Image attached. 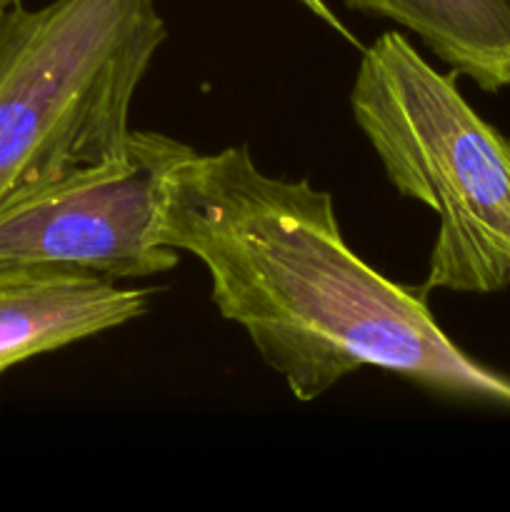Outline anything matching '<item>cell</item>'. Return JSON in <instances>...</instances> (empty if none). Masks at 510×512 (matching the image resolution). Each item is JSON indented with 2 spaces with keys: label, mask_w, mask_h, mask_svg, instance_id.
I'll use <instances>...</instances> for the list:
<instances>
[{
  "label": "cell",
  "mask_w": 510,
  "mask_h": 512,
  "mask_svg": "<svg viewBox=\"0 0 510 512\" xmlns=\"http://www.w3.org/2000/svg\"><path fill=\"white\" fill-rule=\"evenodd\" d=\"M160 243L203 263L218 313L300 403L375 368L438 398L510 408V375L465 353L425 295L345 243L328 190L265 173L245 145L175 165Z\"/></svg>",
  "instance_id": "6da1fadb"
},
{
  "label": "cell",
  "mask_w": 510,
  "mask_h": 512,
  "mask_svg": "<svg viewBox=\"0 0 510 512\" xmlns=\"http://www.w3.org/2000/svg\"><path fill=\"white\" fill-rule=\"evenodd\" d=\"M355 125L405 198L438 218L420 295H490L510 285V140L403 33L378 35L350 90Z\"/></svg>",
  "instance_id": "7a4b0ae2"
},
{
  "label": "cell",
  "mask_w": 510,
  "mask_h": 512,
  "mask_svg": "<svg viewBox=\"0 0 510 512\" xmlns=\"http://www.w3.org/2000/svg\"><path fill=\"white\" fill-rule=\"evenodd\" d=\"M168 25L155 0H50L0 15V205L120 155Z\"/></svg>",
  "instance_id": "3957f363"
},
{
  "label": "cell",
  "mask_w": 510,
  "mask_h": 512,
  "mask_svg": "<svg viewBox=\"0 0 510 512\" xmlns=\"http://www.w3.org/2000/svg\"><path fill=\"white\" fill-rule=\"evenodd\" d=\"M190 153V145L165 133L130 130L120 155L5 200L0 265L113 283L170 273L180 253L160 243L165 180Z\"/></svg>",
  "instance_id": "277c9868"
},
{
  "label": "cell",
  "mask_w": 510,
  "mask_h": 512,
  "mask_svg": "<svg viewBox=\"0 0 510 512\" xmlns=\"http://www.w3.org/2000/svg\"><path fill=\"white\" fill-rule=\"evenodd\" d=\"M153 290L55 268L0 265V378L15 365L143 318Z\"/></svg>",
  "instance_id": "5b68a950"
},
{
  "label": "cell",
  "mask_w": 510,
  "mask_h": 512,
  "mask_svg": "<svg viewBox=\"0 0 510 512\" xmlns=\"http://www.w3.org/2000/svg\"><path fill=\"white\" fill-rule=\"evenodd\" d=\"M355 13L413 33L485 93L510 85V0H343Z\"/></svg>",
  "instance_id": "8992f818"
},
{
  "label": "cell",
  "mask_w": 510,
  "mask_h": 512,
  "mask_svg": "<svg viewBox=\"0 0 510 512\" xmlns=\"http://www.w3.org/2000/svg\"><path fill=\"white\" fill-rule=\"evenodd\" d=\"M300 3H303L305 8H308L310 13L315 15V18L323 20V23L328 25V28H333L335 33L343 35L345 40H350V43H355V38L348 33V28H345V25H343V20H340L338 15H335L333 10H330V5L325 3V0H300Z\"/></svg>",
  "instance_id": "52a82bcc"
},
{
  "label": "cell",
  "mask_w": 510,
  "mask_h": 512,
  "mask_svg": "<svg viewBox=\"0 0 510 512\" xmlns=\"http://www.w3.org/2000/svg\"><path fill=\"white\" fill-rule=\"evenodd\" d=\"M15 3H20V0H0V15H3L8 8H13Z\"/></svg>",
  "instance_id": "ba28073f"
}]
</instances>
